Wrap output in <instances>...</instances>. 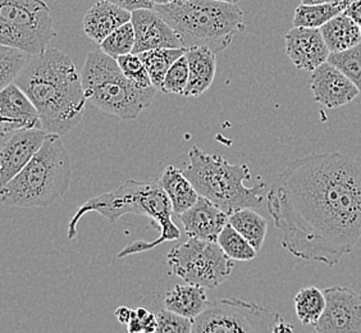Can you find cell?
I'll use <instances>...</instances> for the list:
<instances>
[{
    "mask_svg": "<svg viewBox=\"0 0 361 333\" xmlns=\"http://www.w3.org/2000/svg\"><path fill=\"white\" fill-rule=\"evenodd\" d=\"M285 40L287 56L298 70L313 72L328 62L331 50L320 28H293Z\"/></svg>",
    "mask_w": 361,
    "mask_h": 333,
    "instance_id": "5bb4252c",
    "label": "cell"
},
{
    "mask_svg": "<svg viewBox=\"0 0 361 333\" xmlns=\"http://www.w3.org/2000/svg\"><path fill=\"white\" fill-rule=\"evenodd\" d=\"M343 13L348 16L353 21L361 26V0H355L350 6L343 9Z\"/></svg>",
    "mask_w": 361,
    "mask_h": 333,
    "instance_id": "d590c367",
    "label": "cell"
},
{
    "mask_svg": "<svg viewBox=\"0 0 361 333\" xmlns=\"http://www.w3.org/2000/svg\"><path fill=\"white\" fill-rule=\"evenodd\" d=\"M185 53V48H158L140 53L155 89L160 90L168 71Z\"/></svg>",
    "mask_w": 361,
    "mask_h": 333,
    "instance_id": "cb8c5ba5",
    "label": "cell"
},
{
    "mask_svg": "<svg viewBox=\"0 0 361 333\" xmlns=\"http://www.w3.org/2000/svg\"><path fill=\"white\" fill-rule=\"evenodd\" d=\"M267 207L283 249L336 267L361 238V164L341 153L298 158L273 181Z\"/></svg>",
    "mask_w": 361,
    "mask_h": 333,
    "instance_id": "6da1fadb",
    "label": "cell"
},
{
    "mask_svg": "<svg viewBox=\"0 0 361 333\" xmlns=\"http://www.w3.org/2000/svg\"><path fill=\"white\" fill-rule=\"evenodd\" d=\"M360 28H361V26H360Z\"/></svg>",
    "mask_w": 361,
    "mask_h": 333,
    "instance_id": "7bdbcfd3",
    "label": "cell"
},
{
    "mask_svg": "<svg viewBox=\"0 0 361 333\" xmlns=\"http://www.w3.org/2000/svg\"><path fill=\"white\" fill-rule=\"evenodd\" d=\"M131 22L136 36L135 54L158 48H183L176 31L154 8L133 11Z\"/></svg>",
    "mask_w": 361,
    "mask_h": 333,
    "instance_id": "9a60e30c",
    "label": "cell"
},
{
    "mask_svg": "<svg viewBox=\"0 0 361 333\" xmlns=\"http://www.w3.org/2000/svg\"><path fill=\"white\" fill-rule=\"evenodd\" d=\"M154 6H161V4H168L171 3V0H152Z\"/></svg>",
    "mask_w": 361,
    "mask_h": 333,
    "instance_id": "ab89813d",
    "label": "cell"
},
{
    "mask_svg": "<svg viewBox=\"0 0 361 333\" xmlns=\"http://www.w3.org/2000/svg\"><path fill=\"white\" fill-rule=\"evenodd\" d=\"M190 70H188V61L186 53L178 58L173 66L168 71L164 83L160 87V91L164 94H177L183 95L188 89Z\"/></svg>",
    "mask_w": 361,
    "mask_h": 333,
    "instance_id": "4dcf8cb0",
    "label": "cell"
},
{
    "mask_svg": "<svg viewBox=\"0 0 361 333\" xmlns=\"http://www.w3.org/2000/svg\"><path fill=\"white\" fill-rule=\"evenodd\" d=\"M320 31L331 53L354 48L361 42L360 26L343 12L326 22Z\"/></svg>",
    "mask_w": 361,
    "mask_h": 333,
    "instance_id": "7402d4cb",
    "label": "cell"
},
{
    "mask_svg": "<svg viewBox=\"0 0 361 333\" xmlns=\"http://www.w3.org/2000/svg\"><path fill=\"white\" fill-rule=\"evenodd\" d=\"M48 135L44 128H27L0 135V186L7 185L21 172L40 150Z\"/></svg>",
    "mask_w": 361,
    "mask_h": 333,
    "instance_id": "7c38bea8",
    "label": "cell"
},
{
    "mask_svg": "<svg viewBox=\"0 0 361 333\" xmlns=\"http://www.w3.org/2000/svg\"><path fill=\"white\" fill-rule=\"evenodd\" d=\"M337 0H301V4L306 6H315V4H326V3H334Z\"/></svg>",
    "mask_w": 361,
    "mask_h": 333,
    "instance_id": "74e56055",
    "label": "cell"
},
{
    "mask_svg": "<svg viewBox=\"0 0 361 333\" xmlns=\"http://www.w3.org/2000/svg\"><path fill=\"white\" fill-rule=\"evenodd\" d=\"M133 309H130V308H127V306H121V308H118V309L116 310V317H117L119 323L126 325V326L133 320Z\"/></svg>",
    "mask_w": 361,
    "mask_h": 333,
    "instance_id": "8d00e7d4",
    "label": "cell"
},
{
    "mask_svg": "<svg viewBox=\"0 0 361 333\" xmlns=\"http://www.w3.org/2000/svg\"><path fill=\"white\" fill-rule=\"evenodd\" d=\"M97 213L111 223L118 222L126 214L145 215L158 224L160 235L154 241H133L121 250L117 258L130 257L154 249L161 243L177 241L180 231L173 222V207L163 190L159 181L145 183L136 180H127L109 193L91 198L90 200L77 209L76 214L68 224V240L77 236V224L86 213Z\"/></svg>",
    "mask_w": 361,
    "mask_h": 333,
    "instance_id": "3957f363",
    "label": "cell"
},
{
    "mask_svg": "<svg viewBox=\"0 0 361 333\" xmlns=\"http://www.w3.org/2000/svg\"><path fill=\"white\" fill-rule=\"evenodd\" d=\"M282 317L240 298L209 303L192 320V333L273 332Z\"/></svg>",
    "mask_w": 361,
    "mask_h": 333,
    "instance_id": "30bf717a",
    "label": "cell"
},
{
    "mask_svg": "<svg viewBox=\"0 0 361 333\" xmlns=\"http://www.w3.org/2000/svg\"><path fill=\"white\" fill-rule=\"evenodd\" d=\"M108 1L114 3L119 7L125 8L130 12L137 11V9H144V8H154L152 0H108Z\"/></svg>",
    "mask_w": 361,
    "mask_h": 333,
    "instance_id": "e575fe53",
    "label": "cell"
},
{
    "mask_svg": "<svg viewBox=\"0 0 361 333\" xmlns=\"http://www.w3.org/2000/svg\"><path fill=\"white\" fill-rule=\"evenodd\" d=\"M310 87L314 100L328 109L350 104L360 94L356 85L329 62L323 63L312 72Z\"/></svg>",
    "mask_w": 361,
    "mask_h": 333,
    "instance_id": "4fadbf2b",
    "label": "cell"
},
{
    "mask_svg": "<svg viewBox=\"0 0 361 333\" xmlns=\"http://www.w3.org/2000/svg\"><path fill=\"white\" fill-rule=\"evenodd\" d=\"M219 1H226V3H232V4H238L243 0H219Z\"/></svg>",
    "mask_w": 361,
    "mask_h": 333,
    "instance_id": "60d3db41",
    "label": "cell"
},
{
    "mask_svg": "<svg viewBox=\"0 0 361 333\" xmlns=\"http://www.w3.org/2000/svg\"><path fill=\"white\" fill-rule=\"evenodd\" d=\"M326 309L314 326L318 333H361V295L350 287H328Z\"/></svg>",
    "mask_w": 361,
    "mask_h": 333,
    "instance_id": "8fae6325",
    "label": "cell"
},
{
    "mask_svg": "<svg viewBox=\"0 0 361 333\" xmlns=\"http://www.w3.org/2000/svg\"><path fill=\"white\" fill-rule=\"evenodd\" d=\"M14 83L35 104L48 133L64 136L84 117L87 97L82 76L72 58L58 49L30 56Z\"/></svg>",
    "mask_w": 361,
    "mask_h": 333,
    "instance_id": "7a4b0ae2",
    "label": "cell"
},
{
    "mask_svg": "<svg viewBox=\"0 0 361 333\" xmlns=\"http://www.w3.org/2000/svg\"><path fill=\"white\" fill-rule=\"evenodd\" d=\"M228 223L254 246L257 253L263 248L268 232V221L264 217L252 208H243L229 215Z\"/></svg>",
    "mask_w": 361,
    "mask_h": 333,
    "instance_id": "603a6c76",
    "label": "cell"
},
{
    "mask_svg": "<svg viewBox=\"0 0 361 333\" xmlns=\"http://www.w3.org/2000/svg\"><path fill=\"white\" fill-rule=\"evenodd\" d=\"M188 61V89L185 97H199L209 90L216 72V53L207 47L186 49Z\"/></svg>",
    "mask_w": 361,
    "mask_h": 333,
    "instance_id": "d6986e66",
    "label": "cell"
},
{
    "mask_svg": "<svg viewBox=\"0 0 361 333\" xmlns=\"http://www.w3.org/2000/svg\"><path fill=\"white\" fill-rule=\"evenodd\" d=\"M183 172L199 195L228 215L240 209L259 208L264 202L262 195V190L267 188L264 181L252 188L245 185L251 180L247 164H231L221 155L205 153L197 145L190 149L188 164Z\"/></svg>",
    "mask_w": 361,
    "mask_h": 333,
    "instance_id": "8992f818",
    "label": "cell"
},
{
    "mask_svg": "<svg viewBox=\"0 0 361 333\" xmlns=\"http://www.w3.org/2000/svg\"><path fill=\"white\" fill-rule=\"evenodd\" d=\"M188 237L216 241L222 229L228 223L229 215L216 207L205 196H199V200L191 208L178 215Z\"/></svg>",
    "mask_w": 361,
    "mask_h": 333,
    "instance_id": "e0dca14e",
    "label": "cell"
},
{
    "mask_svg": "<svg viewBox=\"0 0 361 333\" xmlns=\"http://www.w3.org/2000/svg\"><path fill=\"white\" fill-rule=\"evenodd\" d=\"M208 304L205 287L188 282L174 286L164 298L167 309L192 320L205 310Z\"/></svg>",
    "mask_w": 361,
    "mask_h": 333,
    "instance_id": "44dd1931",
    "label": "cell"
},
{
    "mask_svg": "<svg viewBox=\"0 0 361 333\" xmlns=\"http://www.w3.org/2000/svg\"><path fill=\"white\" fill-rule=\"evenodd\" d=\"M56 36L51 11L44 0H0V44L31 56L48 49Z\"/></svg>",
    "mask_w": 361,
    "mask_h": 333,
    "instance_id": "ba28073f",
    "label": "cell"
},
{
    "mask_svg": "<svg viewBox=\"0 0 361 333\" xmlns=\"http://www.w3.org/2000/svg\"><path fill=\"white\" fill-rule=\"evenodd\" d=\"M27 128H42L40 114L20 86L11 83L0 91V135Z\"/></svg>",
    "mask_w": 361,
    "mask_h": 333,
    "instance_id": "2e32d148",
    "label": "cell"
},
{
    "mask_svg": "<svg viewBox=\"0 0 361 333\" xmlns=\"http://www.w3.org/2000/svg\"><path fill=\"white\" fill-rule=\"evenodd\" d=\"M169 271L188 284L216 289L228 279L235 268L216 241L190 237L168 253Z\"/></svg>",
    "mask_w": 361,
    "mask_h": 333,
    "instance_id": "9c48e42d",
    "label": "cell"
},
{
    "mask_svg": "<svg viewBox=\"0 0 361 333\" xmlns=\"http://www.w3.org/2000/svg\"><path fill=\"white\" fill-rule=\"evenodd\" d=\"M136 42L133 22H127L123 26L113 31L111 35L100 44V49L113 58H118L133 53Z\"/></svg>",
    "mask_w": 361,
    "mask_h": 333,
    "instance_id": "f1b7e54d",
    "label": "cell"
},
{
    "mask_svg": "<svg viewBox=\"0 0 361 333\" xmlns=\"http://www.w3.org/2000/svg\"><path fill=\"white\" fill-rule=\"evenodd\" d=\"M30 56L31 54L21 49L0 44V90L16 81Z\"/></svg>",
    "mask_w": 361,
    "mask_h": 333,
    "instance_id": "83f0119b",
    "label": "cell"
},
{
    "mask_svg": "<svg viewBox=\"0 0 361 333\" xmlns=\"http://www.w3.org/2000/svg\"><path fill=\"white\" fill-rule=\"evenodd\" d=\"M342 12L343 7L338 1L315 6L301 4L295 11L293 28H320Z\"/></svg>",
    "mask_w": 361,
    "mask_h": 333,
    "instance_id": "484cf974",
    "label": "cell"
},
{
    "mask_svg": "<svg viewBox=\"0 0 361 333\" xmlns=\"http://www.w3.org/2000/svg\"><path fill=\"white\" fill-rule=\"evenodd\" d=\"M62 136L49 133L44 145L7 185L0 186V202L12 208H47L70 190L72 166Z\"/></svg>",
    "mask_w": 361,
    "mask_h": 333,
    "instance_id": "277c9868",
    "label": "cell"
},
{
    "mask_svg": "<svg viewBox=\"0 0 361 333\" xmlns=\"http://www.w3.org/2000/svg\"><path fill=\"white\" fill-rule=\"evenodd\" d=\"M117 62H118L121 70L123 71L126 77L130 78L136 86H139L141 89L153 87L150 75L146 70L145 64L139 54L130 53V54L118 56Z\"/></svg>",
    "mask_w": 361,
    "mask_h": 333,
    "instance_id": "1f68e13d",
    "label": "cell"
},
{
    "mask_svg": "<svg viewBox=\"0 0 361 333\" xmlns=\"http://www.w3.org/2000/svg\"><path fill=\"white\" fill-rule=\"evenodd\" d=\"M160 185L167 193L172 202L174 214L180 215L191 208L199 200V193L183 171L173 166H168L160 174Z\"/></svg>",
    "mask_w": 361,
    "mask_h": 333,
    "instance_id": "ffe728a7",
    "label": "cell"
},
{
    "mask_svg": "<svg viewBox=\"0 0 361 333\" xmlns=\"http://www.w3.org/2000/svg\"><path fill=\"white\" fill-rule=\"evenodd\" d=\"M157 320H158L157 333L192 332V320L172 312L167 308L157 313Z\"/></svg>",
    "mask_w": 361,
    "mask_h": 333,
    "instance_id": "d6a6232c",
    "label": "cell"
},
{
    "mask_svg": "<svg viewBox=\"0 0 361 333\" xmlns=\"http://www.w3.org/2000/svg\"><path fill=\"white\" fill-rule=\"evenodd\" d=\"M81 76L87 102L125 121L137 119L152 104L158 90L154 86H136L126 77L117 59L102 49L87 54Z\"/></svg>",
    "mask_w": 361,
    "mask_h": 333,
    "instance_id": "52a82bcc",
    "label": "cell"
},
{
    "mask_svg": "<svg viewBox=\"0 0 361 333\" xmlns=\"http://www.w3.org/2000/svg\"><path fill=\"white\" fill-rule=\"evenodd\" d=\"M328 62L342 71L356 85L361 94V42L354 48L331 53Z\"/></svg>",
    "mask_w": 361,
    "mask_h": 333,
    "instance_id": "f546056e",
    "label": "cell"
},
{
    "mask_svg": "<svg viewBox=\"0 0 361 333\" xmlns=\"http://www.w3.org/2000/svg\"><path fill=\"white\" fill-rule=\"evenodd\" d=\"M185 1H188V0H171V3H177V4L185 3Z\"/></svg>",
    "mask_w": 361,
    "mask_h": 333,
    "instance_id": "b9f144b4",
    "label": "cell"
},
{
    "mask_svg": "<svg viewBox=\"0 0 361 333\" xmlns=\"http://www.w3.org/2000/svg\"><path fill=\"white\" fill-rule=\"evenodd\" d=\"M216 243L221 245L224 253L233 260L250 262L257 258V250L229 223L222 229Z\"/></svg>",
    "mask_w": 361,
    "mask_h": 333,
    "instance_id": "4316f807",
    "label": "cell"
},
{
    "mask_svg": "<svg viewBox=\"0 0 361 333\" xmlns=\"http://www.w3.org/2000/svg\"><path fill=\"white\" fill-rule=\"evenodd\" d=\"M131 18L133 12L108 0H100L85 13L82 26L85 34L100 45L113 31L131 22Z\"/></svg>",
    "mask_w": 361,
    "mask_h": 333,
    "instance_id": "ac0fdd59",
    "label": "cell"
},
{
    "mask_svg": "<svg viewBox=\"0 0 361 333\" xmlns=\"http://www.w3.org/2000/svg\"><path fill=\"white\" fill-rule=\"evenodd\" d=\"M157 314L149 312L146 308H137L133 310V320L127 325V331L130 333H157Z\"/></svg>",
    "mask_w": 361,
    "mask_h": 333,
    "instance_id": "836d02e7",
    "label": "cell"
},
{
    "mask_svg": "<svg viewBox=\"0 0 361 333\" xmlns=\"http://www.w3.org/2000/svg\"><path fill=\"white\" fill-rule=\"evenodd\" d=\"M154 9L173 28L185 49L207 47L218 54L246 28L241 8L219 0L168 3Z\"/></svg>",
    "mask_w": 361,
    "mask_h": 333,
    "instance_id": "5b68a950",
    "label": "cell"
},
{
    "mask_svg": "<svg viewBox=\"0 0 361 333\" xmlns=\"http://www.w3.org/2000/svg\"><path fill=\"white\" fill-rule=\"evenodd\" d=\"M337 1H338L341 6L343 7V9H345V8L348 7V6H350V4H351L353 1H355V0H337Z\"/></svg>",
    "mask_w": 361,
    "mask_h": 333,
    "instance_id": "f35d334b",
    "label": "cell"
},
{
    "mask_svg": "<svg viewBox=\"0 0 361 333\" xmlns=\"http://www.w3.org/2000/svg\"><path fill=\"white\" fill-rule=\"evenodd\" d=\"M293 301L298 320L304 326H315L326 309L324 291L315 286H306L300 289Z\"/></svg>",
    "mask_w": 361,
    "mask_h": 333,
    "instance_id": "d4e9b609",
    "label": "cell"
}]
</instances>
